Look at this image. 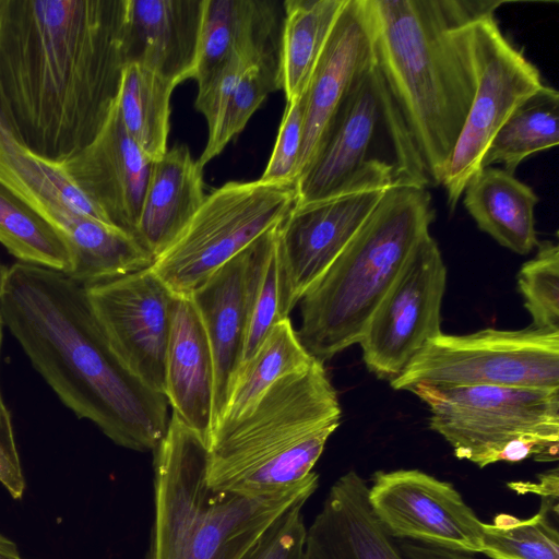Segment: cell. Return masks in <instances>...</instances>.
<instances>
[{"label":"cell","mask_w":559,"mask_h":559,"mask_svg":"<svg viewBox=\"0 0 559 559\" xmlns=\"http://www.w3.org/2000/svg\"><path fill=\"white\" fill-rule=\"evenodd\" d=\"M282 3L204 0L201 50L194 80L207 75L233 57L250 63L281 62Z\"/></svg>","instance_id":"22"},{"label":"cell","mask_w":559,"mask_h":559,"mask_svg":"<svg viewBox=\"0 0 559 559\" xmlns=\"http://www.w3.org/2000/svg\"><path fill=\"white\" fill-rule=\"evenodd\" d=\"M406 559H477L469 554L435 548L409 540L397 545Z\"/></svg>","instance_id":"40"},{"label":"cell","mask_w":559,"mask_h":559,"mask_svg":"<svg viewBox=\"0 0 559 559\" xmlns=\"http://www.w3.org/2000/svg\"><path fill=\"white\" fill-rule=\"evenodd\" d=\"M282 88L281 62L263 61L248 67L236 84L219 123L198 163L201 168L239 134L267 95Z\"/></svg>","instance_id":"33"},{"label":"cell","mask_w":559,"mask_h":559,"mask_svg":"<svg viewBox=\"0 0 559 559\" xmlns=\"http://www.w3.org/2000/svg\"><path fill=\"white\" fill-rule=\"evenodd\" d=\"M393 539L370 509L367 481L349 471L307 528L301 559H406Z\"/></svg>","instance_id":"20"},{"label":"cell","mask_w":559,"mask_h":559,"mask_svg":"<svg viewBox=\"0 0 559 559\" xmlns=\"http://www.w3.org/2000/svg\"><path fill=\"white\" fill-rule=\"evenodd\" d=\"M0 483L14 499H21L25 479L17 453L11 416L0 392Z\"/></svg>","instance_id":"38"},{"label":"cell","mask_w":559,"mask_h":559,"mask_svg":"<svg viewBox=\"0 0 559 559\" xmlns=\"http://www.w3.org/2000/svg\"><path fill=\"white\" fill-rule=\"evenodd\" d=\"M277 227L252 243L249 314L240 366L258 350L277 323L289 318L295 308L277 246Z\"/></svg>","instance_id":"29"},{"label":"cell","mask_w":559,"mask_h":559,"mask_svg":"<svg viewBox=\"0 0 559 559\" xmlns=\"http://www.w3.org/2000/svg\"><path fill=\"white\" fill-rule=\"evenodd\" d=\"M165 382L171 413L209 444L215 426V370L210 342L190 295L171 297Z\"/></svg>","instance_id":"19"},{"label":"cell","mask_w":559,"mask_h":559,"mask_svg":"<svg viewBox=\"0 0 559 559\" xmlns=\"http://www.w3.org/2000/svg\"><path fill=\"white\" fill-rule=\"evenodd\" d=\"M346 0H285L281 79L287 103L305 92Z\"/></svg>","instance_id":"26"},{"label":"cell","mask_w":559,"mask_h":559,"mask_svg":"<svg viewBox=\"0 0 559 559\" xmlns=\"http://www.w3.org/2000/svg\"><path fill=\"white\" fill-rule=\"evenodd\" d=\"M61 164L111 226L135 237L152 162L127 133L116 105L96 138Z\"/></svg>","instance_id":"17"},{"label":"cell","mask_w":559,"mask_h":559,"mask_svg":"<svg viewBox=\"0 0 559 559\" xmlns=\"http://www.w3.org/2000/svg\"><path fill=\"white\" fill-rule=\"evenodd\" d=\"M435 218L427 187L395 183L301 298L297 335L320 361L358 343Z\"/></svg>","instance_id":"6"},{"label":"cell","mask_w":559,"mask_h":559,"mask_svg":"<svg viewBox=\"0 0 559 559\" xmlns=\"http://www.w3.org/2000/svg\"><path fill=\"white\" fill-rule=\"evenodd\" d=\"M559 93L544 85L522 103L490 142L483 168L501 164L513 174L531 155L559 143Z\"/></svg>","instance_id":"30"},{"label":"cell","mask_w":559,"mask_h":559,"mask_svg":"<svg viewBox=\"0 0 559 559\" xmlns=\"http://www.w3.org/2000/svg\"><path fill=\"white\" fill-rule=\"evenodd\" d=\"M390 384L396 391L419 384L559 389V331L531 325L464 335L441 332Z\"/></svg>","instance_id":"9"},{"label":"cell","mask_w":559,"mask_h":559,"mask_svg":"<svg viewBox=\"0 0 559 559\" xmlns=\"http://www.w3.org/2000/svg\"><path fill=\"white\" fill-rule=\"evenodd\" d=\"M299 502L282 513L241 559H301L306 531Z\"/></svg>","instance_id":"36"},{"label":"cell","mask_w":559,"mask_h":559,"mask_svg":"<svg viewBox=\"0 0 559 559\" xmlns=\"http://www.w3.org/2000/svg\"><path fill=\"white\" fill-rule=\"evenodd\" d=\"M463 203L478 228L501 246L527 254L538 245L535 206L539 198L513 174L480 169L466 185Z\"/></svg>","instance_id":"25"},{"label":"cell","mask_w":559,"mask_h":559,"mask_svg":"<svg viewBox=\"0 0 559 559\" xmlns=\"http://www.w3.org/2000/svg\"><path fill=\"white\" fill-rule=\"evenodd\" d=\"M513 490L520 492H535L542 496L543 500L548 503L558 506V468L555 467L539 476L537 483H510L508 484Z\"/></svg>","instance_id":"39"},{"label":"cell","mask_w":559,"mask_h":559,"mask_svg":"<svg viewBox=\"0 0 559 559\" xmlns=\"http://www.w3.org/2000/svg\"><path fill=\"white\" fill-rule=\"evenodd\" d=\"M176 86L148 69L126 66L116 103L119 118L131 139L151 162L167 152L170 98Z\"/></svg>","instance_id":"28"},{"label":"cell","mask_w":559,"mask_h":559,"mask_svg":"<svg viewBox=\"0 0 559 559\" xmlns=\"http://www.w3.org/2000/svg\"><path fill=\"white\" fill-rule=\"evenodd\" d=\"M558 507L542 501L539 511L526 520L499 513L483 523L481 554L490 559H559V532L549 514Z\"/></svg>","instance_id":"32"},{"label":"cell","mask_w":559,"mask_h":559,"mask_svg":"<svg viewBox=\"0 0 559 559\" xmlns=\"http://www.w3.org/2000/svg\"><path fill=\"white\" fill-rule=\"evenodd\" d=\"M386 189L296 202L276 230L295 307L349 243Z\"/></svg>","instance_id":"15"},{"label":"cell","mask_w":559,"mask_h":559,"mask_svg":"<svg viewBox=\"0 0 559 559\" xmlns=\"http://www.w3.org/2000/svg\"><path fill=\"white\" fill-rule=\"evenodd\" d=\"M0 181L58 233L78 215L109 224L63 165L21 143L0 123ZM110 225V224H109Z\"/></svg>","instance_id":"24"},{"label":"cell","mask_w":559,"mask_h":559,"mask_svg":"<svg viewBox=\"0 0 559 559\" xmlns=\"http://www.w3.org/2000/svg\"><path fill=\"white\" fill-rule=\"evenodd\" d=\"M204 0H127V64L142 66L175 86L194 79Z\"/></svg>","instance_id":"18"},{"label":"cell","mask_w":559,"mask_h":559,"mask_svg":"<svg viewBox=\"0 0 559 559\" xmlns=\"http://www.w3.org/2000/svg\"><path fill=\"white\" fill-rule=\"evenodd\" d=\"M0 559H22L15 543L2 534H0Z\"/></svg>","instance_id":"41"},{"label":"cell","mask_w":559,"mask_h":559,"mask_svg":"<svg viewBox=\"0 0 559 559\" xmlns=\"http://www.w3.org/2000/svg\"><path fill=\"white\" fill-rule=\"evenodd\" d=\"M368 502L392 538L481 552L484 522L451 483L419 469L379 471L368 486Z\"/></svg>","instance_id":"13"},{"label":"cell","mask_w":559,"mask_h":559,"mask_svg":"<svg viewBox=\"0 0 559 559\" xmlns=\"http://www.w3.org/2000/svg\"><path fill=\"white\" fill-rule=\"evenodd\" d=\"M203 168L185 144L152 162L135 238L155 259L191 221L205 200Z\"/></svg>","instance_id":"23"},{"label":"cell","mask_w":559,"mask_h":559,"mask_svg":"<svg viewBox=\"0 0 559 559\" xmlns=\"http://www.w3.org/2000/svg\"><path fill=\"white\" fill-rule=\"evenodd\" d=\"M206 441L174 413L155 450V516L146 559H241L290 507L319 485L316 473L293 489L258 498L213 489Z\"/></svg>","instance_id":"5"},{"label":"cell","mask_w":559,"mask_h":559,"mask_svg":"<svg viewBox=\"0 0 559 559\" xmlns=\"http://www.w3.org/2000/svg\"><path fill=\"white\" fill-rule=\"evenodd\" d=\"M0 314L34 368L79 418L120 447L157 449L169 423L167 399L115 354L84 285L62 272L14 263L0 288Z\"/></svg>","instance_id":"2"},{"label":"cell","mask_w":559,"mask_h":559,"mask_svg":"<svg viewBox=\"0 0 559 559\" xmlns=\"http://www.w3.org/2000/svg\"><path fill=\"white\" fill-rule=\"evenodd\" d=\"M313 359L290 319L277 323L258 350L239 367L215 426L240 417L280 379L307 368Z\"/></svg>","instance_id":"27"},{"label":"cell","mask_w":559,"mask_h":559,"mask_svg":"<svg viewBox=\"0 0 559 559\" xmlns=\"http://www.w3.org/2000/svg\"><path fill=\"white\" fill-rule=\"evenodd\" d=\"M493 13L480 15L473 25L476 91L441 182L450 211L483 169L485 153L502 124L545 85L536 66L503 35Z\"/></svg>","instance_id":"11"},{"label":"cell","mask_w":559,"mask_h":559,"mask_svg":"<svg viewBox=\"0 0 559 559\" xmlns=\"http://www.w3.org/2000/svg\"><path fill=\"white\" fill-rule=\"evenodd\" d=\"M380 133H392L415 148L374 67L343 102L313 158L297 180V203L397 183L394 167L371 155Z\"/></svg>","instance_id":"10"},{"label":"cell","mask_w":559,"mask_h":559,"mask_svg":"<svg viewBox=\"0 0 559 559\" xmlns=\"http://www.w3.org/2000/svg\"><path fill=\"white\" fill-rule=\"evenodd\" d=\"M0 242L20 262L67 273L72 255L63 237L0 181Z\"/></svg>","instance_id":"31"},{"label":"cell","mask_w":559,"mask_h":559,"mask_svg":"<svg viewBox=\"0 0 559 559\" xmlns=\"http://www.w3.org/2000/svg\"><path fill=\"white\" fill-rule=\"evenodd\" d=\"M502 3L369 0L376 67L428 185H441L476 91L474 22Z\"/></svg>","instance_id":"3"},{"label":"cell","mask_w":559,"mask_h":559,"mask_svg":"<svg viewBox=\"0 0 559 559\" xmlns=\"http://www.w3.org/2000/svg\"><path fill=\"white\" fill-rule=\"evenodd\" d=\"M445 286L447 267L429 234L409 257L358 342L370 372L393 380L441 333Z\"/></svg>","instance_id":"12"},{"label":"cell","mask_w":559,"mask_h":559,"mask_svg":"<svg viewBox=\"0 0 559 559\" xmlns=\"http://www.w3.org/2000/svg\"><path fill=\"white\" fill-rule=\"evenodd\" d=\"M85 287L115 354L144 385L165 395L171 292L150 267Z\"/></svg>","instance_id":"14"},{"label":"cell","mask_w":559,"mask_h":559,"mask_svg":"<svg viewBox=\"0 0 559 559\" xmlns=\"http://www.w3.org/2000/svg\"><path fill=\"white\" fill-rule=\"evenodd\" d=\"M252 243L216 270L190 295L213 355L215 424L241 364L249 314Z\"/></svg>","instance_id":"21"},{"label":"cell","mask_w":559,"mask_h":559,"mask_svg":"<svg viewBox=\"0 0 559 559\" xmlns=\"http://www.w3.org/2000/svg\"><path fill=\"white\" fill-rule=\"evenodd\" d=\"M127 0H0V123L62 163L108 120L127 66Z\"/></svg>","instance_id":"1"},{"label":"cell","mask_w":559,"mask_h":559,"mask_svg":"<svg viewBox=\"0 0 559 559\" xmlns=\"http://www.w3.org/2000/svg\"><path fill=\"white\" fill-rule=\"evenodd\" d=\"M518 287L532 326L559 331V246L544 240L518 274Z\"/></svg>","instance_id":"34"},{"label":"cell","mask_w":559,"mask_h":559,"mask_svg":"<svg viewBox=\"0 0 559 559\" xmlns=\"http://www.w3.org/2000/svg\"><path fill=\"white\" fill-rule=\"evenodd\" d=\"M255 63L233 57L198 80L195 108L205 117L209 135L216 130L230 95L243 71Z\"/></svg>","instance_id":"37"},{"label":"cell","mask_w":559,"mask_h":559,"mask_svg":"<svg viewBox=\"0 0 559 559\" xmlns=\"http://www.w3.org/2000/svg\"><path fill=\"white\" fill-rule=\"evenodd\" d=\"M304 114L302 95L287 103L273 152L260 180L296 185L297 164L302 141Z\"/></svg>","instance_id":"35"},{"label":"cell","mask_w":559,"mask_h":559,"mask_svg":"<svg viewBox=\"0 0 559 559\" xmlns=\"http://www.w3.org/2000/svg\"><path fill=\"white\" fill-rule=\"evenodd\" d=\"M297 202L295 183L229 181L206 194L150 269L176 295H191L216 270L277 227Z\"/></svg>","instance_id":"8"},{"label":"cell","mask_w":559,"mask_h":559,"mask_svg":"<svg viewBox=\"0 0 559 559\" xmlns=\"http://www.w3.org/2000/svg\"><path fill=\"white\" fill-rule=\"evenodd\" d=\"M341 406L323 362L274 383L240 417L215 426L207 483L216 490L258 498L307 481L332 433Z\"/></svg>","instance_id":"4"},{"label":"cell","mask_w":559,"mask_h":559,"mask_svg":"<svg viewBox=\"0 0 559 559\" xmlns=\"http://www.w3.org/2000/svg\"><path fill=\"white\" fill-rule=\"evenodd\" d=\"M7 269L8 266H5L4 264H2L0 262V288H1V285H2V281H3V277H4V274L7 272ZM3 321H2V318H1V314H0V356H1V344H2V329H3Z\"/></svg>","instance_id":"42"},{"label":"cell","mask_w":559,"mask_h":559,"mask_svg":"<svg viewBox=\"0 0 559 559\" xmlns=\"http://www.w3.org/2000/svg\"><path fill=\"white\" fill-rule=\"evenodd\" d=\"M374 67L369 0H346L302 93L304 130L296 182L313 158L343 102Z\"/></svg>","instance_id":"16"},{"label":"cell","mask_w":559,"mask_h":559,"mask_svg":"<svg viewBox=\"0 0 559 559\" xmlns=\"http://www.w3.org/2000/svg\"><path fill=\"white\" fill-rule=\"evenodd\" d=\"M409 392L428 406L430 429L460 460L485 467L558 459L559 389L419 384Z\"/></svg>","instance_id":"7"}]
</instances>
